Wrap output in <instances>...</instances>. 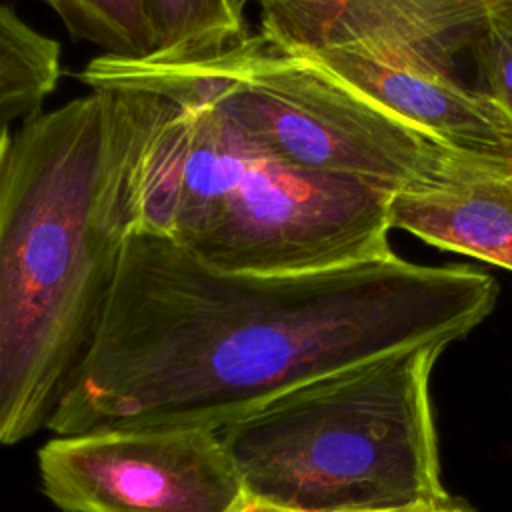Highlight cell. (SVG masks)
<instances>
[{"mask_svg":"<svg viewBox=\"0 0 512 512\" xmlns=\"http://www.w3.org/2000/svg\"><path fill=\"white\" fill-rule=\"evenodd\" d=\"M498 282L390 252L296 274L206 266L134 230L96 334L46 422L58 436L116 428L218 432L312 380L468 336Z\"/></svg>","mask_w":512,"mask_h":512,"instance_id":"1","label":"cell"},{"mask_svg":"<svg viewBox=\"0 0 512 512\" xmlns=\"http://www.w3.org/2000/svg\"><path fill=\"white\" fill-rule=\"evenodd\" d=\"M156 100L90 90L14 130L0 170V444L50 420L104 312Z\"/></svg>","mask_w":512,"mask_h":512,"instance_id":"2","label":"cell"},{"mask_svg":"<svg viewBox=\"0 0 512 512\" xmlns=\"http://www.w3.org/2000/svg\"><path fill=\"white\" fill-rule=\"evenodd\" d=\"M152 96L136 230L236 274H296L392 252L390 192L288 164L196 100Z\"/></svg>","mask_w":512,"mask_h":512,"instance_id":"3","label":"cell"},{"mask_svg":"<svg viewBox=\"0 0 512 512\" xmlns=\"http://www.w3.org/2000/svg\"><path fill=\"white\" fill-rule=\"evenodd\" d=\"M426 344L292 388L218 436L244 492L298 512L444 508Z\"/></svg>","mask_w":512,"mask_h":512,"instance_id":"4","label":"cell"},{"mask_svg":"<svg viewBox=\"0 0 512 512\" xmlns=\"http://www.w3.org/2000/svg\"><path fill=\"white\" fill-rule=\"evenodd\" d=\"M76 78L196 100L288 164L390 194L450 188L502 160L450 148L260 30L192 58L100 54Z\"/></svg>","mask_w":512,"mask_h":512,"instance_id":"5","label":"cell"},{"mask_svg":"<svg viewBox=\"0 0 512 512\" xmlns=\"http://www.w3.org/2000/svg\"><path fill=\"white\" fill-rule=\"evenodd\" d=\"M44 494L66 512H232L244 496L218 432L116 428L48 440Z\"/></svg>","mask_w":512,"mask_h":512,"instance_id":"6","label":"cell"},{"mask_svg":"<svg viewBox=\"0 0 512 512\" xmlns=\"http://www.w3.org/2000/svg\"><path fill=\"white\" fill-rule=\"evenodd\" d=\"M296 52L450 148L512 160V120L456 72L368 42Z\"/></svg>","mask_w":512,"mask_h":512,"instance_id":"7","label":"cell"},{"mask_svg":"<svg viewBox=\"0 0 512 512\" xmlns=\"http://www.w3.org/2000/svg\"><path fill=\"white\" fill-rule=\"evenodd\" d=\"M388 224L438 250L512 270V160L450 188L392 194Z\"/></svg>","mask_w":512,"mask_h":512,"instance_id":"8","label":"cell"},{"mask_svg":"<svg viewBox=\"0 0 512 512\" xmlns=\"http://www.w3.org/2000/svg\"><path fill=\"white\" fill-rule=\"evenodd\" d=\"M62 76L60 42L0 4V130L42 114Z\"/></svg>","mask_w":512,"mask_h":512,"instance_id":"9","label":"cell"},{"mask_svg":"<svg viewBox=\"0 0 512 512\" xmlns=\"http://www.w3.org/2000/svg\"><path fill=\"white\" fill-rule=\"evenodd\" d=\"M156 58H192L236 42L244 16L230 0H144Z\"/></svg>","mask_w":512,"mask_h":512,"instance_id":"10","label":"cell"},{"mask_svg":"<svg viewBox=\"0 0 512 512\" xmlns=\"http://www.w3.org/2000/svg\"><path fill=\"white\" fill-rule=\"evenodd\" d=\"M76 40L96 46L104 56L146 58L154 36L144 0H42Z\"/></svg>","mask_w":512,"mask_h":512,"instance_id":"11","label":"cell"},{"mask_svg":"<svg viewBox=\"0 0 512 512\" xmlns=\"http://www.w3.org/2000/svg\"><path fill=\"white\" fill-rule=\"evenodd\" d=\"M476 88L512 120V6L492 10L470 44Z\"/></svg>","mask_w":512,"mask_h":512,"instance_id":"12","label":"cell"},{"mask_svg":"<svg viewBox=\"0 0 512 512\" xmlns=\"http://www.w3.org/2000/svg\"><path fill=\"white\" fill-rule=\"evenodd\" d=\"M452 508H454V504H448L444 508H426V510H410V512H452ZM232 512H298V510L278 508V506L260 502V500H256V498H252L244 492V496L240 498V502L234 506Z\"/></svg>","mask_w":512,"mask_h":512,"instance_id":"13","label":"cell"},{"mask_svg":"<svg viewBox=\"0 0 512 512\" xmlns=\"http://www.w3.org/2000/svg\"><path fill=\"white\" fill-rule=\"evenodd\" d=\"M12 136H14V130H0V170H2L4 158H6V154H8Z\"/></svg>","mask_w":512,"mask_h":512,"instance_id":"14","label":"cell"},{"mask_svg":"<svg viewBox=\"0 0 512 512\" xmlns=\"http://www.w3.org/2000/svg\"><path fill=\"white\" fill-rule=\"evenodd\" d=\"M246 2H248V0H230V4L234 6V10H236L238 14H242V16H244V8H246Z\"/></svg>","mask_w":512,"mask_h":512,"instance_id":"15","label":"cell"},{"mask_svg":"<svg viewBox=\"0 0 512 512\" xmlns=\"http://www.w3.org/2000/svg\"><path fill=\"white\" fill-rule=\"evenodd\" d=\"M490 2L494 8H506V6H512V0H486Z\"/></svg>","mask_w":512,"mask_h":512,"instance_id":"16","label":"cell"},{"mask_svg":"<svg viewBox=\"0 0 512 512\" xmlns=\"http://www.w3.org/2000/svg\"><path fill=\"white\" fill-rule=\"evenodd\" d=\"M452 512H470V510H466V508H462V506H454Z\"/></svg>","mask_w":512,"mask_h":512,"instance_id":"17","label":"cell"},{"mask_svg":"<svg viewBox=\"0 0 512 512\" xmlns=\"http://www.w3.org/2000/svg\"><path fill=\"white\" fill-rule=\"evenodd\" d=\"M488 4H490V2H488ZM490 6H492V4H490Z\"/></svg>","mask_w":512,"mask_h":512,"instance_id":"18","label":"cell"}]
</instances>
